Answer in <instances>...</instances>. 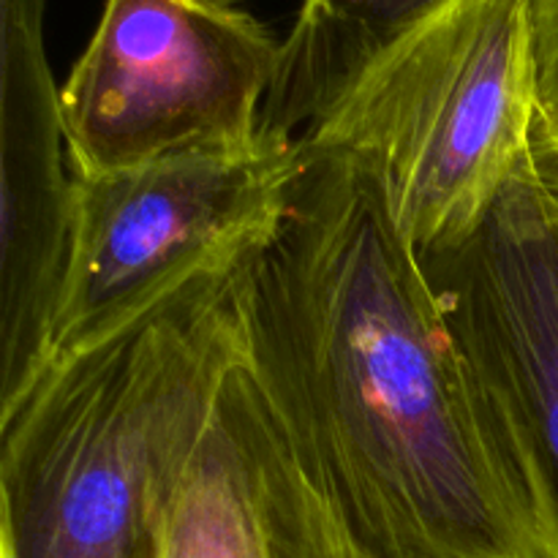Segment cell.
<instances>
[{
	"label": "cell",
	"mask_w": 558,
	"mask_h": 558,
	"mask_svg": "<svg viewBox=\"0 0 558 558\" xmlns=\"http://www.w3.org/2000/svg\"><path fill=\"white\" fill-rule=\"evenodd\" d=\"M281 65L283 41L238 0H107L60 87L71 172L256 145Z\"/></svg>",
	"instance_id": "obj_4"
},
{
	"label": "cell",
	"mask_w": 558,
	"mask_h": 558,
	"mask_svg": "<svg viewBox=\"0 0 558 558\" xmlns=\"http://www.w3.org/2000/svg\"><path fill=\"white\" fill-rule=\"evenodd\" d=\"M292 447V425L245 341L178 469L161 558H272V512Z\"/></svg>",
	"instance_id": "obj_8"
},
{
	"label": "cell",
	"mask_w": 558,
	"mask_h": 558,
	"mask_svg": "<svg viewBox=\"0 0 558 558\" xmlns=\"http://www.w3.org/2000/svg\"><path fill=\"white\" fill-rule=\"evenodd\" d=\"M303 161L294 134L136 169L74 174L69 259L47 363L107 336L185 278L248 248ZM44 363V365H47Z\"/></svg>",
	"instance_id": "obj_5"
},
{
	"label": "cell",
	"mask_w": 558,
	"mask_h": 558,
	"mask_svg": "<svg viewBox=\"0 0 558 558\" xmlns=\"http://www.w3.org/2000/svg\"><path fill=\"white\" fill-rule=\"evenodd\" d=\"M539 112L534 0H450L354 60L292 134L379 183L417 254L474 238Z\"/></svg>",
	"instance_id": "obj_3"
},
{
	"label": "cell",
	"mask_w": 558,
	"mask_h": 558,
	"mask_svg": "<svg viewBox=\"0 0 558 558\" xmlns=\"http://www.w3.org/2000/svg\"><path fill=\"white\" fill-rule=\"evenodd\" d=\"M272 558H376L349 532L298 436L278 485Z\"/></svg>",
	"instance_id": "obj_10"
},
{
	"label": "cell",
	"mask_w": 558,
	"mask_h": 558,
	"mask_svg": "<svg viewBox=\"0 0 558 558\" xmlns=\"http://www.w3.org/2000/svg\"><path fill=\"white\" fill-rule=\"evenodd\" d=\"M420 259L521 430L558 550V196L532 153L469 243Z\"/></svg>",
	"instance_id": "obj_6"
},
{
	"label": "cell",
	"mask_w": 558,
	"mask_h": 558,
	"mask_svg": "<svg viewBox=\"0 0 558 558\" xmlns=\"http://www.w3.org/2000/svg\"><path fill=\"white\" fill-rule=\"evenodd\" d=\"M532 161L537 172L543 174L545 183L556 191L558 196V125L539 107L537 120L532 129Z\"/></svg>",
	"instance_id": "obj_12"
},
{
	"label": "cell",
	"mask_w": 558,
	"mask_h": 558,
	"mask_svg": "<svg viewBox=\"0 0 558 558\" xmlns=\"http://www.w3.org/2000/svg\"><path fill=\"white\" fill-rule=\"evenodd\" d=\"M248 248L49 360L0 409V558H161L180 463L245 349Z\"/></svg>",
	"instance_id": "obj_2"
},
{
	"label": "cell",
	"mask_w": 558,
	"mask_h": 558,
	"mask_svg": "<svg viewBox=\"0 0 558 558\" xmlns=\"http://www.w3.org/2000/svg\"><path fill=\"white\" fill-rule=\"evenodd\" d=\"M243 322L251 363L368 554L558 558L521 430L363 167L303 145L245 254Z\"/></svg>",
	"instance_id": "obj_1"
},
{
	"label": "cell",
	"mask_w": 558,
	"mask_h": 558,
	"mask_svg": "<svg viewBox=\"0 0 558 558\" xmlns=\"http://www.w3.org/2000/svg\"><path fill=\"white\" fill-rule=\"evenodd\" d=\"M450 0H303L283 41L267 123L292 131L300 114L354 60Z\"/></svg>",
	"instance_id": "obj_9"
},
{
	"label": "cell",
	"mask_w": 558,
	"mask_h": 558,
	"mask_svg": "<svg viewBox=\"0 0 558 558\" xmlns=\"http://www.w3.org/2000/svg\"><path fill=\"white\" fill-rule=\"evenodd\" d=\"M3 3V254H0V409L47 363L49 327L69 259L71 183L60 90L44 52V3Z\"/></svg>",
	"instance_id": "obj_7"
},
{
	"label": "cell",
	"mask_w": 558,
	"mask_h": 558,
	"mask_svg": "<svg viewBox=\"0 0 558 558\" xmlns=\"http://www.w3.org/2000/svg\"><path fill=\"white\" fill-rule=\"evenodd\" d=\"M543 112H545V109H543ZM545 114H548V112H545ZM548 118H550V120H554V123L558 125V114H548Z\"/></svg>",
	"instance_id": "obj_13"
},
{
	"label": "cell",
	"mask_w": 558,
	"mask_h": 558,
	"mask_svg": "<svg viewBox=\"0 0 558 558\" xmlns=\"http://www.w3.org/2000/svg\"><path fill=\"white\" fill-rule=\"evenodd\" d=\"M539 107L558 114V0H534Z\"/></svg>",
	"instance_id": "obj_11"
}]
</instances>
